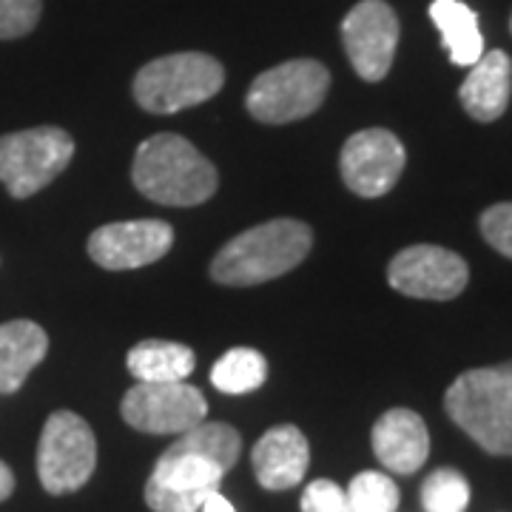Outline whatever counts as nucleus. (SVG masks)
<instances>
[{
  "label": "nucleus",
  "instance_id": "obj_9",
  "mask_svg": "<svg viewBox=\"0 0 512 512\" xmlns=\"http://www.w3.org/2000/svg\"><path fill=\"white\" fill-rule=\"evenodd\" d=\"M123 419L151 436L188 433L205 421L208 404L200 387L188 382H137L120 404Z\"/></svg>",
  "mask_w": 512,
  "mask_h": 512
},
{
  "label": "nucleus",
  "instance_id": "obj_21",
  "mask_svg": "<svg viewBox=\"0 0 512 512\" xmlns=\"http://www.w3.org/2000/svg\"><path fill=\"white\" fill-rule=\"evenodd\" d=\"M470 504V484L453 467H441L421 484L424 512H464Z\"/></svg>",
  "mask_w": 512,
  "mask_h": 512
},
{
  "label": "nucleus",
  "instance_id": "obj_23",
  "mask_svg": "<svg viewBox=\"0 0 512 512\" xmlns=\"http://www.w3.org/2000/svg\"><path fill=\"white\" fill-rule=\"evenodd\" d=\"M43 0H0V40L26 37L40 20Z\"/></svg>",
  "mask_w": 512,
  "mask_h": 512
},
{
  "label": "nucleus",
  "instance_id": "obj_16",
  "mask_svg": "<svg viewBox=\"0 0 512 512\" xmlns=\"http://www.w3.org/2000/svg\"><path fill=\"white\" fill-rule=\"evenodd\" d=\"M510 94L512 60L501 49H493V52L478 57L476 63L470 66L467 80L458 89L461 106L478 123L498 120L510 106Z\"/></svg>",
  "mask_w": 512,
  "mask_h": 512
},
{
  "label": "nucleus",
  "instance_id": "obj_20",
  "mask_svg": "<svg viewBox=\"0 0 512 512\" xmlns=\"http://www.w3.org/2000/svg\"><path fill=\"white\" fill-rule=\"evenodd\" d=\"M265 379H268V362L254 348L225 350L217 365L211 367V384L228 396L254 393L265 384Z\"/></svg>",
  "mask_w": 512,
  "mask_h": 512
},
{
  "label": "nucleus",
  "instance_id": "obj_18",
  "mask_svg": "<svg viewBox=\"0 0 512 512\" xmlns=\"http://www.w3.org/2000/svg\"><path fill=\"white\" fill-rule=\"evenodd\" d=\"M430 18L441 32V43L447 46L450 60L456 66H473L484 55V35L478 26V15L461 0H433Z\"/></svg>",
  "mask_w": 512,
  "mask_h": 512
},
{
  "label": "nucleus",
  "instance_id": "obj_2",
  "mask_svg": "<svg viewBox=\"0 0 512 512\" xmlns=\"http://www.w3.org/2000/svg\"><path fill=\"white\" fill-rule=\"evenodd\" d=\"M134 188L151 202L191 208L217 191V168L180 134H154L140 143L131 165Z\"/></svg>",
  "mask_w": 512,
  "mask_h": 512
},
{
  "label": "nucleus",
  "instance_id": "obj_8",
  "mask_svg": "<svg viewBox=\"0 0 512 512\" xmlns=\"http://www.w3.org/2000/svg\"><path fill=\"white\" fill-rule=\"evenodd\" d=\"M97 467V441L89 421L77 413H52L37 444V476L43 490L66 495L80 490Z\"/></svg>",
  "mask_w": 512,
  "mask_h": 512
},
{
  "label": "nucleus",
  "instance_id": "obj_11",
  "mask_svg": "<svg viewBox=\"0 0 512 512\" xmlns=\"http://www.w3.org/2000/svg\"><path fill=\"white\" fill-rule=\"evenodd\" d=\"M404 163H407V154H404L402 140L387 128L356 131L342 146V157H339L345 185L365 200L384 197L399 183Z\"/></svg>",
  "mask_w": 512,
  "mask_h": 512
},
{
  "label": "nucleus",
  "instance_id": "obj_26",
  "mask_svg": "<svg viewBox=\"0 0 512 512\" xmlns=\"http://www.w3.org/2000/svg\"><path fill=\"white\" fill-rule=\"evenodd\" d=\"M200 512H237L234 510V504L220 493V490H214V493L208 495L205 501H202Z\"/></svg>",
  "mask_w": 512,
  "mask_h": 512
},
{
  "label": "nucleus",
  "instance_id": "obj_3",
  "mask_svg": "<svg viewBox=\"0 0 512 512\" xmlns=\"http://www.w3.org/2000/svg\"><path fill=\"white\" fill-rule=\"evenodd\" d=\"M313 234L299 220H271L242 231L225 242L211 262V276L220 285H259L288 274L311 254Z\"/></svg>",
  "mask_w": 512,
  "mask_h": 512
},
{
  "label": "nucleus",
  "instance_id": "obj_19",
  "mask_svg": "<svg viewBox=\"0 0 512 512\" xmlns=\"http://www.w3.org/2000/svg\"><path fill=\"white\" fill-rule=\"evenodd\" d=\"M128 373L137 382H185L194 373V350L180 342L146 339L128 350Z\"/></svg>",
  "mask_w": 512,
  "mask_h": 512
},
{
  "label": "nucleus",
  "instance_id": "obj_5",
  "mask_svg": "<svg viewBox=\"0 0 512 512\" xmlns=\"http://www.w3.org/2000/svg\"><path fill=\"white\" fill-rule=\"evenodd\" d=\"M225 69L217 57L177 52L146 63L134 77V100L151 114H177L220 94Z\"/></svg>",
  "mask_w": 512,
  "mask_h": 512
},
{
  "label": "nucleus",
  "instance_id": "obj_27",
  "mask_svg": "<svg viewBox=\"0 0 512 512\" xmlns=\"http://www.w3.org/2000/svg\"><path fill=\"white\" fill-rule=\"evenodd\" d=\"M12 493H15V473L9 470V464L0 461V501H6Z\"/></svg>",
  "mask_w": 512,
  "mask_h": 512
},
{
  "label": "nucleus",
  "instance_id": "obj_12",
  "mask_svg": "<svg viewBox=\"0 0 512 512\" xmlns=\"http://www.w3.org/2000/svg\"><path fill=\"white\" fill-rule=\"evenodd\" d=\"M467 279V262L441 245H410L387 268L390 288L413 299H456L467 288Z\"/></svg>",
  "mask_w": 512,
  "mask_h": 512
},
{
  "label": "nucleus",
  "instance_id": "obj_22",
  "mask_svg": "<svg viewBox=\"0 0 512 512\" xmlns=\"http://www.w3.org/2000/svg\"><path fill=\"white\" fill-rule=\"evenodd\" d=\"M345 493H348L350 512H396L399 501H402L396 481L384 473H373V470L359 473L350 481Z\"/></svg>",
  "mask_w": 512,
  "mask_h": 512
},
{
  "label": "nucleus",
  "instance_id": "obj_13",
  "mask_svg": "<svg viewBox=\"0 0 512 512\" xmlns=\"http://www.w3.org/2000/svg\"><path fill=\"white\" fill-rule=\"evenodd\" d=\"M174 245V228L163 220L111 222L89 237V256L106 271H134L163 259Z\"/></svg>",
  "mask_w": 512,
  "mask_h": 512
},
{
  "label": "nucleus",
  "instance_id": "obj_24",
  "mask_svg": "<svg viewBox=\"0 0 512 512\" xmlns=\"http://www.w3.org/2000/svg\"><path fill=\"white\" fill-rule=\"evenodd\" d=\"M302 512H350L348 493L328 478H316L305 487L302 501H299Z\"/></svg>",
  "mask_w": 512,
  "mask_h": 512
},
{
  "label": "nucleus",
  "instance_id": "obj_7",
  "mask_svg": "<svg viewBox=\"0 0 512 512\" xmlns=\"http://www.w3.org/2000/svg\"><path fill=\"white\" fill-rule=\"evenodd\" d=\"M74 157V140L57 126H37L0 137V183L18 200L57 180Z\"/></svg>",
  "mask_w": 512,
  "mask_h": 512
},
{
  "label": "nucleus",
  "instance_id": "obj_25",
  "mask_svg": "<svg viewBox=\"0 0 512 512\" xmlns=\"http://www.w3.org/2000/svg\"><path fill=\"white\" fill-rule=\"evenodd\" d=\"M481 234L498 254L512 259V202H498L481 214Z\"/></svg>",
  "mask_w": 512,
  "mask_h": 512
},
{
  "label": "nucleus",
  "instance_id": "obj_1",
  "mask_svg": "<svg viewBox=\"0 0 512 512\" xmlns=\"http://www.w3.org/2000/svg\"><path fill=\"white\" fill-rule=\"evenodd\" d=\"M239 453L242 436L231 424L200 421L157 458L146 484V504L154 512H200Z\"/></svg>",
  "mask_w": 512,
  "mask_h": 512
},
{
  "label": "nucleus",
  "instance_id": "obj_6",
  "mask_svg": "<svg viewBox=\"0 0 512 512\" xmlns=\"http://www.w3.org/2000/svg\"><path fill=\"white\" fill-rule=\"evenodd\" d=\"M330 74L319 60H288L262 72L251 83L245 106L259 123L282 126L302 120L325 103Z\"/></svg>",
  "mask_w": 512,
  "mask_h": 512
},
{
  "label": "nucleus",
  "instance_id": "obj_4",
  "mask_svg": "<svg viewBox=\"0 0 512 512\" xmlns=\"http://www.w3.org/2000/svg\"><path fill=\"white\" fill-rule=\"evenodd\" d=\"M444 410L490 456H512V362L461 373Z\"/></svg>",
  "mask_w": 512,
  "mask_h": 512
},
{
  "label": "nucleus",
  "instance_id": "obj_28",
  "mask_svg": "<svg viewBox=\"0 0 512 512\" xmlns=\"http://www.w3.org/2000/svg\"><path fill=\"white\" fill-rule=\"evenodd\" d=\"M510 29H512V20H510Z\"/></svg>",
  "mask_w": 512,
  "mask_h": 512
},
{
  "label": "nucleus",
  "instance_id": "obj_15",
  "mask_svg": "<svg viewBox=\"0 0 512 512\" xmlns=\"http://www.w3.org/2000/svg\"><path fill=\"white\" fill-rule=\"evenodd\" d=\"M373 453L390 473L410 476L430 456V433L419 413L393 407L373 424Z\"/></svg>",
  "mask_w": 512,
  "mask_h": 512
},
{
  "label": "nucleus",
  "instance_id": "obj_14",
  "mask_svg": "<svg viewBox=\"0 0 512 512\" xmlns=\"http://www.w3.org/2000/svg\"><path fill=\"white\" fill-rule=\"evenodd\" d=\"M251 461H254L256 481L271 493H282L302 484L311 464V447L299 427L279 424L256 441Z\"/></svg>",
  "mask_w": 512,
  "mask_h": 512
},
{
  "label": "nucleus",
  "instance_id": "obj_17",
  "mask_svg": "<svg viewBox=\"0 0 512 512\" xmlns=\"http://www.w3.org/2000/svg\"><path fill=\"white\" fill-rule=\"evenodd\" d=\"M46 353L49 336L40 325L29 319L0 325V396L20 390L29 373L46 359Z\"/></svg>",
  "mask_w": 512,
  "mask_h": 512
},
{
  "label": "nucleus",
  "instance_id": "obj_10",
  "mask_svg": "<svg viewBox=\"0 0 512 512\" xmlns=\"http://www.w3.org/2000/svg\"><path fill=\"white\" fill-rule=\"evenodd\" d=\"M342 43L350 66L367 83L387 77L396 46H399V18L384 0H362L342 20Z\"/></svg>",
  "mask_w": 512,
  "mask_h": 512
}]
</instances>
